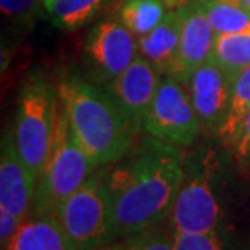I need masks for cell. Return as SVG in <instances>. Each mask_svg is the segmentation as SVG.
Here are the masks:
<instances>
[{
  "label": "cell",
  "mask_w": 250,
  "mask_h": 250,
  "mask_svg": "<svg viewBox=\"0 0 250 250\" xmlns=\"http://www.w3.org/2000/svg\"><path fill=\"white\" fill-rule=\"evenodd\" d=\"M184 148L149 135L106 169L111 234L125 239L167 221L184 179Z\"/></svg>",
  "instance_id": "cell-1"
},
{
  "label": "cell",
  "mask_w": 250,
  "mask_h": 250,
  "mask_svg": "<svg viewBox=\"0 0 250 250\" xmlns=\"http://www.w3.org/2000/svg\"><path fill=\"white\" fill-rule=\"evenodd\" d=\"M142 128L149 137L174 146H193L202 135V124L187 84L171 75L163 77Z\"/></svg>",
  "instance_id": "cell-7"
},
{
  "label": "cell",
  "mask_w": 250,
  "mask_h": 250,
  "mask_svg": "<svg viewBox=\"0 0 250 250\" xmlns=\"http://www.w3.org/2000/svg\"><path fill=\"white\" fill-rule=\"evenodd\" d=\"M177 12L182 23V36L176 78L187 84L195 70L213 57L216 33L198 0H187Z\"/></svg>",
  "instance_id": "cell-11"
},
{
  "label": "cell",
  "mask_w": 250,
  "mask_h": 250,
  "mask_svg": "<svg viewBox=\"0 0 250 250\" xmlns=\"http://www.w3.org/2000/svg\"><path fill=\"white\" fill-rule=\"evenodd\" d=\"M20 226H21V221L15 214L0 208V244H2V250L7 249Z\"/></svg>",
  "instance_id": "cell-24"
},
{
  "label": "cell",
  "mask_w": 250,
  "mask_h": 250,
  "mask_svg": "<svg viewBox=\"0 0 250 250\" xmlns=\"http://www.w3.org/2000/svg\"><path fill=\"white\" fill-rule=\"evenodd\" d=\"M36 186V179L17 149L13 128H8L3 132L0 153V208L15 214L23 223L31 216Z\"/></svg>",
  "instance_id": "cell-10"
},
{
  "label": "cell",
  "mask_w": 250,
  "mask_h": 250,
  "mask_svg": "<svg viewBox=\"0 0 250 250\" xmlns=\"http://www.w3.org/2000/svg\"><path fill=\"white\" fill-rule=\"evenodd\" d=\"M39 5V0H0L3 17L17 26H24L31 23Z\"/></svg>",
  "instance_id": "cell-23"
},
{
  "label": "cell",
  "mask_w": 250,
  "mask_h": 250,
  "mask_svg": "<svg viewBox=\"0 0 250 250\" xmlns=\"http://www.w3.org/2000/svg\"><path fill=\"white\" fill-rule=\"evenodd\" d=\"M59 99V89L38 68L24 78L18 93L12 127L15 145L36 182L51 156L61 109Z\"/></svg>",
  "instance_id": "cell-4"
},
{
  "label": "cell",
  "mask_w": 250,
  "mask_h": 250,
  "mask_svg": "<svg viewBox=\"0 0 250 250\" xmlns=\"http://www.w3.org/2000/svg\"><path fill=\"white\" fill-rule=\"evenodd\" d=\"M96 171L98 167L80 145L67 112L61 106L51 156L38 181L31 214H57L65 200L72 197Z\"/></svg>",
  "instance_id": "cell-5"
},
{
  "label": "cell",
  "mask_w": 250,
  "mask_h": 250,
  "mask_svg": "<svg viewBox=\"0 0 250 250\" xmlns=\"http://www.w3.org/2000/svg\"><path fill=\"white\" fill-rule=\"evenodd\" d=\"M5 250H75L57 214H31L18 228Z\"/></svg>",
  "instance_id": "cell-14"
},
{
  "label": "cell",
  "mask_w": 250,
  "mask_h": 250,
  "mask_svg": "<svg viewBox=\"0 0 250 250\" xmlns=\"http://www.w3.org/2000/svg\"><path fill=\"white\" fill-rule=\"evenodd\" d=\"M182 23L177 8L167 12L164 20L148 33L138 38V51L148 59L163 77H176L179 67V51H181Z\"/></svg>",
  "instance_id": "cell-13"
},
{
  "label": "cell",
  "mask_w": 250,
  "mask_h": 250,
  "mask_svg": "<svg viewBox=\"0 0 250 250\" xmlns=\"http://www.w3.org/2000/svg\"><path fill=\"white\" fill-rule=\"evenodd\" d=\"M59 223L75 250H91L112 241L106 169L101 167L62 203Z\"/></svg>",
  "instance_id": "cell-6"
},
{
  "label": "cell",
  "mask_w": 250,
  "mask_h": 250,
  "mask_svg": "<svg viewBox=\"0 0 250 250\" xmlns=\"http://www.w3.org/2000/svg\"><path fill=\"white\" fill-rule=\"evenodd\" d=\"M228 159L211 146L186 154L184 179L167 223L172 232L207 234L244 229Z\"/></svg>",
  "instance_id": "cell-2"
},
{
  "label": "cell",
  "mask_w": 250,
  "mask_h": 250,
  "mask_svg": "<svg viewBox=\"0 0 250 250\" xmlns=\"http://www.w3.org/2000/svg\"><path fill=\"white\" fill-rule=\"evenodd\" d=\"M213 57L234 82L242 70L250 67V31L216 34Z\"/></svg>",
  "instance_id": "cell-19"
},
{
  "label": "cell",
  "mask_w": 250,
  "mask_h": 250,
  "mask_svg": "<svg viewBox=\"0 0 250 250\" xmlns=\"http://www.w3.org/2000/svg\"><path fill=\"white\" fill-rule=\"evenodd\" d=\"M140 56L138 42L117 18H106L89 29L84 39V70L93 83L109 84Z\"/></svg>",
  "instance_id": "cell-8"
},
{
  "label": "cell",
  "mask_w": 250,
  "mask_h": 250,
  "mask_svg": "<svg viewBox=\"0 0 250 250\" xmlns=\"http://www.w3.org/2000/svg\"><path fill=\"white\" fill-rule=\"evenodd\" d=\"M42 3L59 29L77 31L98 13L104 0H42Z\"/></svg>",
  "instance_id": "cell-17"
},
{
  "label": "cell",
  "mask_w": 250,
  "mask_h": 250,
  "mask_svg": "<svg viewBox=\"0 0 250 250\" xmlns=\"http://www.w3.org/2000/svg\"><path fill=\"white\" fill-rule=\"evenodd\" d=\"M91 250H127V246H125L124 239H114V241L104 242Z\"/></svg>",
  "instance_id": "cell-25"
},
{
  "label": "cell",
  "mask_w": 250,
  "mask_h": 250,
  "mask_svg": "<svg viewBox=\"0 0 250 250\" xmlns=\"http://www.w3.org/2000/svg\"><path fill=\"white\" fill-rule=\"evenodd\" d=\"M167 7L164 0H122L116 8V18L133 36L142 38L163 21Z\"/></svg>",
  "instance_id": "cell-15"
},
{
  "label": "cell",
  "mask_w": 250,
  "mask_h": 250,
  "mask_svg": "<svg viewBox=\"0 0 250 250\" xmlns=\"http://www.w3.org/2000/svg\"><path fill=\"white\" fill-rule=\"evenodd\" d=\"M216 34L249 33L250 10L232 0H198Z\"/></svg>",
  "instance_id": "cell-18"
},
{
  "label": "cell",
  "mask_w": 250,
  "mask_h": 250,
  "mask_svg": "<svg viewBox=\"0 0 250 250\" xmlns=\"http://www.w3.org/2000/svg\"><path fill=\"white\" fill-rule=\"evenodd\" d=\"M223 145L232 156L239 171L250 176V109L237 125L232 137Z\"/></svg>",
  "instance_id": "cell-22"
},
{
  "label": "cell",
  "mask_w": 250,
  "mask_h": 250,
  "mask_svg": "<svg viewBox=\"0 0 250 250\" xmlns=\"http://www.w3.org/2000/svg\"><path fill=\"white\" fill-rule=\"evenodd\" d=\"M232 2H236V3H239V5H242L244 8L250 10V0H232Z\"/></svg>",
  "instance_id": "cell-26"
},
{
  "label": "cell",
  "mask_w": 250,
  "mask_h": 250,
  "mask_svg": "<svg viewBox=\"0 0 250 250\" xmlns=\"http://www.w3.org/2000/svg\"><path fill=\"white\" fill-rule=\"evenodd\" d=\"M59 96L80 145L98 169L121 161L135 146L142 127L106 86L70 75L61 82Z\"/></svg>",
  "instance_id": "cell-3"
},
{
  "label": "cell",
  "mask_w": 250,
  "mask_h": 250,
  "mask_svg": "<svg viewBox=\"0 0 250 250\" xmlns=\"http://www.w3.org/2000/svg\"><path fill=\"white\" fill-rule=\"evenodd\" d=\"M124 242L127 250H174V236L169 223L166 226L159 223L156 226L135 232L125 237Z\"/></svg>",
  "instance_id": "cell-21"
},
{
  "label": "cell",
  "mask_w": 250,
  "mask_h": 250,
  "mask_svg": "<svg viewBox=\"0 0 250 250\" xmlns=\"http://www.w3.org/2000/svg\"><path fill=\"white\" fill-rule=\"evenodd\" d=\"M174 250H250V232L244 229L207 234L172 232Z\"/></svg>",
  "instance_id": "cell-16"
},
{
  "label": "cell",
  "mask_w": 250,
  "mask_h": 250,
  "mask_svg": "<svg viewBox=\"0 0 250 250\" xmlns=\"http://www.w3.org/2000/svg\"><path fill=\"white\" fill-rule=\"evenodd\" d=\"M161 80V72L140 54L124 73L106 84V88L121 103L128 116L142 127Z\"/></svg>",
  "instance_id": "cell-12"
},
{
  "label": "cell",
  "mask_w": 250,
  "mask_h": 250,
  "mask_svg": "<svg viewBox=\"0 0 250 250\" xmlns=\"http://www.w3.org/2000/svg\"><path fill=\"white\" fill-rule=\"evenodd\" d=\"M250 109V67L242 70L237 75V78L234 80L232 86V98H231V107H229L228 121L224 124V128L218 140H221V143H226L229 138L232 137V133L236 132L237 125L241 124L244 116Z\"/></svg>",
  "instance_id": "cell-20"
},
{
  "label": "cell",
  "mask_w": 250,
  "mask_h": 250,
  "mask_svg": "<svg viewBox=\"0 0 250 250\" xmlns=\"http://www.w3.org/2000/svg\"><path fill=\"white\" fill-rule=\"evenodd\" d=\"M234 82L214 57L195 70L187 82V89L202 124V132L219 138L231 107Z\"/></svg>",
  "instance_id": "cell-9"
}]
</instances>
